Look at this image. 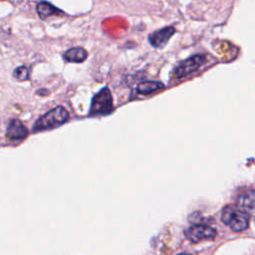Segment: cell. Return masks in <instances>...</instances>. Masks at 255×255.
<instances>
[{"mask_svg": "<svg viewBox=\"0 0 255 255\" xmlns=\"http://www.w3.org/2000/svg\"><path fill=\"white\" fill-rule=\"evenodd\" d=\"M68 119H69L68 111L64 107L58 106L56 108L51 109L42 117H40L34 124L33 130L40 131V130L55 128L65 124L68 121Z\"/></svg>", "mask_w": 255, "mask_h": 255, "instance_id": "1", "label": "cell"}, {"mask_svg": "<svg viewBox=\"0 0 255 255\" xmlns=\"http://www.w3.org/2000/svg\"><path fill=\"white\" fill-rule=\"evenodd\" d=\"M222 222L235 232L245 230L249 225V215L237 205H227L221 212Z\"/></svg>", "mask_w": 255, "mask_h": 255, "instance_id": "2", "label": "cell"}, {"mask_svg": "<svg viewBox=\"0 0 255 255\" xmlns=\"http://www.w3.org/2000/svg\"><path fill=\"white\" fill-rule=\"evenodd\" d=\"M113 110L114 105L111 91L108 87H104L94 95L89 109V116H106L111 114Z\"/></svg>", "mask_w": 255, "mask_h": 255, "instance_id": "3", "label": "cell"}, {"mask_svg": "<svg viewBox=\"0 0 255 255\" xmlns=\"http://www.w3.org/2000/svg\"><path fill=\"white\" fill-rule=\"evenodd\" d=\"M206 62V55L204 54H195L181 61L172 71V74L175 79L184 78L191 73L198 70Z\"/></svg>", "mask_w": 255, "mask_h": 255, "instance_id": "4", "label": "cell"}, {"mask_svg": "<svg viewBox=\"0 0 255 255\" xmlns=\"http://www.w3.org/2000/svg\"><path fill=\"white\" fill-rule=\"evenodd\" d=\"M184 234L192 243H198L202 240L213 239L216 236V229L205 223H196L189 226Z\"/></svg>", "mask_w": 255, "mask_h": 255, "instance_id": "5", "label": "cell"}, {"mask_svg": "<svg viewBox=\"0 0 255 255\" xmlns=\"http://www.w3.org/2000/svg\"><path fill=\"white\" fill-rule=\"evenodd\" d=\"M175 33V29L173 26L163 27L161 29L155 30L151 34L148 35V42L151 46L155 48L163 47L167 41L171 38V36Z\"/></svg>", "mask_w": 255, "mask_h": 255, "instance_id": "6", "label": "cell"}, {"mask_svg": "<svg viewBox=\"0 0 255 255\" xmlns=\"http://www.w3.org/2000/svg\"><path fill=\"white\" fill-rule=\"evenodd\" d=\"M28 135V129L18 119H10L6 128V136L11 140H21Z\"/></svg>", "mask_w": 255, "mask_h": 255, "instance_id": "7", "label": "cell"}, {"mask_svg": "<svg viewBox=\"0 0 255 255\" xmlns=\"http://www.w3.org/2000/svg\"><path fill=\"white\" fill-rule=\"evenodd\" d=\"M236 205L244 211H255V190L247 189L237 196Z\"/></svg>", "mask_w": 255, "mask_h": 255, "instance_id": "8", "label": "cell"}, {"mask_svg": "<svg viewBox=\"0 0 255 255\" xmlns=\"http://www.w3.org/2000/svg\"><path fill=\"white\" fill-rule=\"evenodd\" d=\"M88 58V52L82 47H73L68 49L63 54V59L66 62L82 63Z\"/></svg>", "mask_w": 255, "mask_h": 255, "instance_id": "9", "label": "cell"}, {"mask_svg": "<svg viewBox=\"0 0 255 255\" xmlns=\"http://www.w3.org/2000/svg\"><path fill=\"white\" fill-rule=\"evenodd\" d=\"M164 88V85L158 81H142L136 86V93L146 96Z\"/></svg>", "mask_w": 255, "mask_h": 255, "instance_id": "10", "label": "cell"}, {"mask_svg": "<svg viewBox=\"0 0 255 255\" xmlns=\"http://www.w3.org/2000/svg\"><path fill=\"white\" fill-rule=\"evenodd\" d=\"M36 11H37L39 17L42 19L50 17L51 15H57L58 13H62L61 10H59L53 4L46 2V1H41V2L37 3Z\"/></svg>", "mask_w": 255, "mask_h": 255, "instance_id": "11", "label": "cell"}, {"mask_svg": "<svg viewBox=\"0 0 255 255\" xmlns=\"http://www.w3.org/2000/svg\"><path fill=\"white\" fill-rule=\"evenodd\" d=\"M13 78L20 82L26 81L29 79V70L25 66L17 67L13 72Z\"/></svg>", "mask_w": 255, "mask_h": 255, "instance_id": "12", "label": "cell"}, {"mask_svg": "<svg viewBox=\"0 0 255 255\" xmlns=\"http://www.w3.org/2000/svg\"><path fill=\"white\" fill-rule=\"evenodd\" d=\"M177 255H191V254H188V253H179Z\"/></svg>", "mask_w": 255, "mask_h": 255, "instance_id": "13", "label": "cell"}]
</instances>
